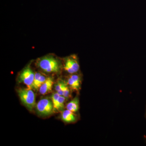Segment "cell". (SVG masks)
<instances>
[{
	"label": "cell",
	"mask_w": 146,
	"mask_h": 146,
	"mask_svg": "<svg viewBox=\"0 0 146 146\" xmlns=\"http://www.w3.org/2000/svg\"><path fill=\"white\" fill-rule=\"evenodd\" d=\"M66 85H67V84H65L64 86L61 88L60 90H59V91H57V93L58 94H59V96H63V93H64V90H65V86H66Z\"/></svg>",
	"instance_id": "16"
},
{
	"label": "cell",
	"mask_w": 146,
	"mask_h": 146,
	"mask_svg": "<svg viewBox=\"0 0 146 146\" xmlns=\"http://www.w3.org/2000/svg\"><path fill=\"white\" fill-rule=\"evenodd\" d=\"M65 84H66V83L63 82V81H59L55 85V89L57 92V91L60 90Z\"/></svg>",
	"instance_id": "12"
},
{
	"label": "cell",
	"mask_w": 146,
	"mask_h": 146,
	"mask_svg": "<svg viewBox=\"0 0 146 146\" xmlns=\"http://www.w3.org/2000/svg\"><path fill=\"white\" fill-rule=\"evenodd\" d=\"M59 97H60V96H59V94H58L57 92L56 93H54V94H53L52 95L51 99L52 101L54 106L56 104V102H57Z\"/></svg>",
	"instance_id": "13"
},
{
	"label": "cell",
	"mask_w": 146,
	"mask_h": 146,
	"mask_svg": "<svg viewBox=\"0 0 146 146\" xmlns=\"http://www.w3.org/2000/svg\"><path fill=\"white\" fill-rule=\"evenodd\" d=\"M36 112L39 116H48L54 111L53 104L51 99L46 98L39 100L36 105Z\"/></svg>",
	"instance_id": "3"
},
{
	"label": "cell",
	"mask_w": 146,
	"mask_h": 146,
	"mask_svg": "<svg viewBox=\"0 0 146 146\" xmlns=\"http://www.w3.org/2000/svg\"><path fill=\"white\" fill-rule=\"evenodd\" d=\"M36 64L39 68L47 73H57L60 71V62L56 58L51 56L41 58Z\"/></svg>",
	"instance_id": "1"
},
{
	"label": "cell",
	"mask_w": 146,
	"mask_h": 146,
	"mask_svg": "<svg viewBox=\"0 0 146 146\" xmlns=\"http://www.w3.org/2000/svg\"><path fill=\"white\" fill-rule=\"evenodd\" d=\"M61 118L63 121L67 123L75 122L77 120L76 117L74 112L67 109L62 112Z\"/></svg>",
	"instance_id": "8"
},
{
	"label": "cell",
	"mask_w": 146,
	"mask_h": 146,
	"mask_svg": "<svg viewBox=\"0 0 146 146\" xmlns=\"http://www.w3.org/2000/svg\"><path fill=\"white\" fill-rule=\"evenodd\" d=\"M66 99L63 96H60L56 104L54 106V110L61 111L63 110L64 107V103Z\"/></svg>",
	"instance_id": "10"
},
{
	"label": "cell",
	"mask_w": 146,
	"mask_h": 146,
	"mask_svg": "<svg viewBox=\"0 0 146 146\" xmlns=\"http://www.w3.org/2000/svg\"><path fill=\"white\" fill-rule=\"evenodd\" d=\"M46 78L44 76L42 75V74L40 76V78H39V83H38V88H39V89L41 85L46 81Z\"/></svg>",
	"instance_id": "15"
},
{
	"label": "cell",
	"mask_w": 146,
	"mask_h": 146,
	"mask_svg": "<svg viewBox=\"0 0 146 146\" xmlns=\"http://www.w3.org/2000/svg\"><path fill=\"white\" fill-rule=\"evenodd\" d=\"M64 69L70 74H76L80 70V65L76 56H71L65 59Z\"/></svg>",
	"instance_id": "5"
},
{
	"label": "cell",
	"mask_w": 146,
	"mask_h": 146,
	"mask_svg": "<svg viewBox=\"0 0 146 146\" xmlns=\"http://www.w3.org/2000/svg\"><path fill=\"white\" fill-rule=\"evenodd\" d=\"M67 110L73 112H76L78 111L79 108V101L78 98L76 97L70 102L68 103L66 106Z\"/></svg>",
	"instance_id": "9"
},
{
	"label": "cell",
	"mask_w": 146,
	"mask_h": 146,
	"mask_svg": "<svg viewBox=\"0 0 146 146\" xmlns=\"http://www.w3.org/2000/svg\"><path fill=\"white\" fill-rule=\"evenodd\" d=\"M18 94L23 104L30 111L33 109L35 104V96L33 91L30 88L20 89Z\"/></svg>",
	"instance_id": "2"
},
{
	"label": "cell",
	"mask_w": 146,
	"mask_h": 146,
	"mask_svg": "<svg viewBox=\"0 0 146 146\" xmlns=\"http://www.w3.org/2000/svg\"><path fill=\"white\" fill-rule=\"evenodd\" d=\"M41 75V74L39 73L36 72L35 74L34 82H33V89L35 90H37L39 89L38 83H39V78Z\"/></svg>",
	"instance_id": "11"
},
{
	"label": "cell",
	"mask_w": 146,
	"mask_h": 146,
	"mask_svg": "<svg viewBox=\"0 0 146 146\" xmlns=\"http://www.w3.org/2000/svg\"><path fill=\"white\" fill-rule=\"evenodd\" d=\"M35 75V74L32 70L30 66L27 65L20 73L18 77V81L19 82L25 84L28 88L33 89Z\"/></svg>",
	"instance_id": "4"
},
{
	"label": "cell",
	"mask_w": 146,
	"mask_h": 146,
	"mask_svg": "<svg viewBox=\"0 0 146 146\" xmlns=\"http://www.w3.org/2000/svg\"><path fill=\"white\" fill-rule=\"evenodd\" d=\"M70 89L67 85L65 86L63 96L65 97V98L68 99L70 97Z\"/></svg>",
	"instance_id": "14"
},
{
	"label": "cell",
	"mask_w": 146,
	"mask_h": 146,
	"mask_svg": "<svg viewBox=\"0 0 146 146\" xmlns=\"http://www.w3.org/2000/svg\"><path fill=\"white\" fill-rule=\"evenodd\" d=\"M68 83L73 90L78 91L80 89L81 77L78 74H72L69 76Z\"/></svg>",
	"instance_id": "6"
},
{
	"label": "cell",
	"mask_w": 146,
	"mask_h": 146,
	"mask_svg": "<svg viewBox=\"0 0 146 146\" xmlns=\"http://www.w3.org/2000/svg\"><path fill=\"white\" fill-rule=\"evenodd\" d=\"M53 79L51 77L47 78L46 81L41 85L39 89V93L42 95H46L52 91Z\"/></svg>",
	"instance_id": "7"
}]
</instances>
